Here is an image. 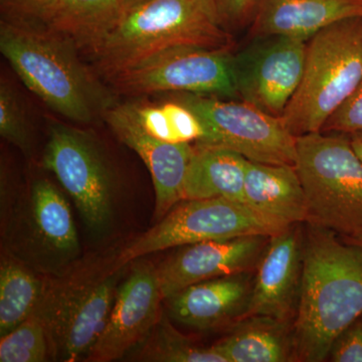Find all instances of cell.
Wrapping results in <instances>:
<instances>
[{
	"mask_svg": "<svg viewBox=\"0 0 362 362\" xmlns=\"http://www.w3.org/2000/svg\"><path fill=\"white\" fill-rule=\"evenodd\" d=\"M28 245L52 261L70 262L80 252L77 230L63 194L47 178L33 181L28 195Z\"/></svg>",
	"mask_w": 362,
	"mask_h": 362,
	"instance_id": "ac0fdd59",
	"label": "cell"
},
{
	"mask_svg": "<svg viewBox=\"0 0 362 362\" xmlns=\"http://www.w3.org/2000/svg\"><path fill=\"white\" fill-rule=\"evenodd\" d=\"M226 26H240L252 21L258 0H214Z\"/></svg>",
	"mask_w": 362,
	"mask_h": 362,
	"instance_id": "4dcf8cb0",
	"label": "cell"
},
{
	"mask_svg": "<svg viewBox=\"0 0 362 362\" xmlns=\"http://www.w3.org/2000/svg\"><path fill=\"white\" fill-rule=\"evenodd\" d=\"M0 51L25 87L68 120L95 122L118 104L77 45L45 26L0 21Z\"/></svg>",
	"mask_w": 362,
	"mask_h": 362,
	"instance_id": "7a4b0ae2",
	"label": "cell"
},
{
	"mask_svg": "<svg viewBox=\"0 0 362 362\" xmlns=\"http://www.w3.org/2000/svg\"><path fill=\"white\" fill-rule=\"evenodd\" d=\"M194 145L185 180V199L245 202L247 159L232 150Z\"/></svg>",
	"mask_w": 362,
	"mask_h": 362,
	"instance_id": "44dd1931",
	"label": "cell"
},
{
	"mask_svg": "<svg viewBox=\"0 0 362 362\" xmlns=\"http://www.w3.org/2000/svg\"><path fill=\"white\" fill-rule=\"evenodd\" d=\"M357 131H362V83L356 93L328 119L321 132L350 134Z\"/></svg>",
	"mask_w": 362,
	"mask_h": 362,
	"instance_id": "f1b7e54d",
	"label": "cell"
},
{
	"mask_svg": "<svg viewBox=\"0 0 362 362\" xmlns=\"http://www.w3.org/2000/svg\"><path fill=\"white\" fill-rule=\"evenodd\" d=\"M118 1L121 6H122L124 13H127L131 9L135 8L136 6H140V4L147 1V0H118Z\"/></svg>",
	"mask_w": 362,
	"mask_h": 362,
	"instance_id": "d6a6232c",
	"label": "cell"
},
{
	"mask_svg": "<svg viewBox=\"0 0 362 362\" xmlns=\"http://www.w3.org/2000/svg\"><path fill=\"white\" fill-rule=\"evenodd\" d=\"M214 346L226 362L295 361L291 326L269 316L238 321Z\"/></svg>",
	"mask_w": 362,
	"mask_h": 362,
	"instance_id": "ffe728a7",
	"label": "cell"
},
{
	"mask_svg": "<svg viewBox=\"0 0 362 362\" xmlns=\"http://www.w3.org/2000/svg\"><path fill=\"white\" fill-rule=\"evenodd\" d=\"M45 281L21 262L2 259L0 266V337L32 316L44 292Z\"/></svg>",
	"mask_w": 362,
	"mask_h": 362,
	"instance_id": "cb8c5ba5",
	"label": "cell"
},
{
	"mask_svg": "<svg viewBox=\"0 0 362 362\" xmlns=\"http://www.w3.org/2000/svg\"><path fill=\"white\" fill-rule=\"evenodd\" d=\"M256 270L245 318L269 316L290 322L296 314L303 271V237L294 225L271 237Z\"/></svg>",
	"mask_w": 362,
	"mask_h": 362,
	"instance_id": "9a60e30c",
	"label": "cell"
},
{
	"mask_svg": "<svg viewBox=\"0 0 362 362\" xmlns=\"http://www.w3.org/2000/svg\"><path fill=\"white\" fill-rule=\"evenodd\" d=\"M42 165L71 195L90 232L104 233L113 218L115 176L94 136L52 123Z\"/></svg>",
	"mask_w": 362,
	"mask_h": 362,
	"instance_id": "9c48e42d",
	"label": "cell"
},
{
	"mask_svg": "<svg viewBox=\"0 0 362 362\" xmlns=\"http://www.w3.org/2000/svg\"><path fill=\"white\" fill-rule=\"evenodd\" d=\"M127 357L146 362H226L214 344L206 346L182 334L163 313L153 329Z\"/></svg>",
	"mask_w": 362,
	"mask_h": 362,
	"instance_id": "d4e9b609",
	"label": "cell"
},
{
	"mask_svg": "<svg viewBox=\"0 0 362 362\" xmlns=\"http://www.w3.org/2000/svg\"><path fill=\"white\" fill-rule=\"evenodd\" d=\"M0 135L23 153L32 151V133L25 105L13 86L4 77L0 82Z\"/></svg>",
	"mask_w": 362,
	"mask_h": 362,
	"instance_id": "4316f807",
	"label": "cell"
},
{
	"mask_svg": "<svg viewBox=\"0 0 362 362\" xmlns=\"http://www.w3.org/2000/svg\"><path fill=\"white\" fill-rule=\"evenodd\" d=\"M362 83V18L324 28L307 42L303 77L283 114L293 135L321 132Z\"/></svg>",
	"mask_w": 362,
	"mask_h": 362,
	"instance_id": "5b68a950",
	"label": "cell"
},
{
	"mask_svg": "<svg viewBox=\"0 0 362 362\" xmlns=\"http://www.w3.org/2000/svg\"><path fill=\"white\" fill-rule=\"evenodd\" d=\"M252 284L251 272L197 283L168 299L169 314L178 323L195 329L230 327L245 318Z\"/></svg>",
	"mask_w": 362,
	"mask_h": 362,
	"instance_id": "2e32d148",
	"label": "cell"
},
{
	"mask_svg": "<svg viewBox=\"0 0 362 362\" xmlns=\"http://www.w3.org/2000/svg\"><path fill=\"white\" fill-rule=\"evenodd\" d=\"M270 239L249 235L181 247L156 268L162 296L168 300L197 283L254 270Z\"/></svg>",
	"mask_w": 362,
	"mask_h": 362,
	"instance_id": "4fadbf2b",
	"label": "cell"
},
{
	"mask_svg": "<svg viewBox=\"0 0 362 362\" xmlns=\"http://www.w3.org/2000/svg\"><path fill=\"white\" fill-rule=\"evenodd\" d=\"M104 120L121 142L134 150L148 168L156 190L157 221L185 201V180L194 151L192 143H168L152 137L140 127L126 103L116 104Z\"/></svg>",
	"mask_w": 362,
	"mask_h": 362,
	"instance_id": "5bb4252c",
	"label": "cell"
},
{
	"mask_svg": "<svg viewBox=\"0 0 362 362\" xmlns=\"http://www.w3.org/2000/svg\"><path fill=\"white\" fill-rule=\"evenodd\" d=\"M58 4L59 0H0L1 21L47 28Z\"/></svg>",
	"mask_w": 362,
	"mask_h": 362,
	"instance_id": "83f0119b",
	"label": "cell"
},
{
	"mask_svg": "<svg viewBox=\"0 0 362 362\" xmlns=\"http://www.w3.org/2000/svg\"><path fill=\"white\" fill-rule=\"evenodd\" d=\"M163 300L156 268L136 264L118 288L106 327L86 361L111 362L127 356L158 322Z\"/></svg>",
	"mask_w": 362,
	"mask_h": 362,
	"instance_id": "7c38bea8",
	"label": "cell"
},
{
	"mask_svg": "<svg viewBox=\"0 0 362 362\" xmlns=\"http://www.w3.org/2000/svg\"><path fill=\"white\" fill-rule=\"evenodd\" d=\"M126 105L140 127L161 141L195 144L206 136L199 117L173 98L162 103L130 101Z\"/></svg>",
	"mask_w": 362,
	"mask_h": 362,
	"instance_id": "603a6c76",
	"label": "cell"
},
{
	"mask_svg": "<svg viewBox=\"0 0 362 362\" xmlns=\"http://www.w3.org/2000/svg\"><path fill=\"white\" fill-rule=\"evenodd\" d=\"M244 194L259 213L290 225L307 223L306 195L295 166L247 160Z\"/></svg>",
	"mask_w": 362,
	"mask_h": 362,
	"instance_id": "d6986e66",
	"label": "cell"
},
{
	"mask_svg": "<svg viewBox=\"0 0 362 362\" xmlns=\"http://www.w3.org/2000/svg\"><path fill=\"white\" fill-rule=\"evenodd\" d=\"M291 226L244 202L226 199H185L124 247L116 257L114 267L121 270L146 255L206 240L249 235L273 237Z\"/></svg>",
	"mask_w": 362,
	"mask_h": 362,
	"instance_id": "52a82bcc",
	"label": "cell"
},
{
	"mask_svg": "<svg viewBox=\"0 0 362 362\" xmlns=\"http://www.w3.org/2000/svg\"><path fill=\"white\" fill-rule=\"evenodd\" d=\"M307 42L281 35L252 37L233 54L238 96L269 115L282 117L303 77Z\"/></svg>",
	"mask_w": 362,
	"mask_h": 362,
	"instance_id": "8fae6325",
	"label": "cell"
},
{
	"mask_svg": "<svg viewBox=\"0 0 362 362\" xmlns=\"http://www.w3.org/2000/svg\"><path fill=\"white\" fill-rule=\"evenodd\" d=\"M349 138L354 151L356 152L357 156L362 161V131L350 133Z\"/></svg>",
	"mask_w": 362,
	"mask_h": 362,
	"instance_id": "1f68e13d",
	"label": "cell"
},
{
	"mask_svg": "<svg viewBox=\"0 0 362 362\" xmlns=\"http://www.w3.org/2000/svg\"><path fill=\"white\" fill-rule=\"evenodd\" d=\"M116 95L173 92L237 99L230 49L178 47L162 52L106 81Z\"/></svg>",
	"mask_w": 362,
	"mask_h": 362,
	"instance_id": "30bf717a",
	"label": "cell"
},
{
	"mask_svg": "<svg viewBox=\"0 0 362 362\" xmlns=\"http://www.w3.org/2000/svg\"><path fill=\"white\" fill-rule=\"evenodd\" d=\"M122 270L114 261L90 259L45 282L33 314L47 329L54 361L86 358L108 322Z\"/></svg>",
	"mask_w": 362,
	"mask_h": 362,
	"instance_id": "277c9868",
	"label": "cell"
},
{
	"mask_svg": "<svg viewBox=\"0 0 362 362\" xmlns=\"http://www.w3.org/2000/svg\"><path fill=\"white\" fill-rule=\"evenodd\" d=\"M328 358L333 362H362V316L340 333Z\"/></svg>",
	"mask_w": 362,
	"mask_h": 362,
	"instance_id": "f546056e",
	"label": "cell"
},
{
	"mask_svg": "<svg viewBox=\"0 0 362 362\" xmlns=\"http://www.w3.org/2000/svg\"><path fill=\"white\" fill-rule=\"evenodd\" d=\"M309 225L293 323L295 361H327L343 330L362 316V247Z\"/></svg>",
	"mask_w": 362,
	"mask_h": 362,
	"instance_id": "6da1fadb",
	"label": "cell"
},
{
	"mask_svg": "<svg viewBox=\"0 0 362 362\" xmlns=\"http://www.w3.org/2000/svg\"><path fill=\"white\" fill-rule=\"evenodd\" d=\"M49 358L54 359L51 340L35 314L0 339V362H45Z\"/></svg>",
	"mask_w": 362,
	"mask_h": 362,
	"instance_id": "484cf974",
	"label": "cell"
},
{
	"mask_svg": "<svg viewBox=\"0 0 362 362\" xmlns=\"http://www.w3.org/2000/svg\"><path fill=\"white\" fill-rule=\"evenodd\" d=\"M173 98L192 109L204 124L206 136L195 145L232 150L247 160L296 165L297 137L281 117L244 101L185 93Z\"/></svg>",
	"mask_w": 362,
	"mask_h": 362,
	"instance_id": "ba28073f",
	"label": "cell"
},
{
	"mask_svg": "<svg viewBox=\"0 0 362 362\" xmlns=\"http://www.w3.org/2000/svg\"><path fill=\"white\" fill-rule=\"evenodd\" d=\"M303 185L309 225L362 235V161L349 137L310 133L297 137L295 165Z\"/></svg>",
	"mask_w": 362,
	"mask_h": 362,
	"instance_id": "8992f818",
	"label": "cell"
},
{
	"mask_svg": "<svg viewBox=\"0 0 362 362\" xmlns=\"http://www.w3.org/2000/svg\"><path fill=\"white\" fill-rule=\"evenodd\" d=\"M352 18H362V0H258L251 33L308 42L324 28Z\"/></svg>",
	"mask_w": 362,
	"mask_h": 362,
	"instance_id": "e0dca14e",
	"label": "cell"
},
{
	"mask_svg": "<svg viewBox=\"0 0 362 362\" xmlns=\"http://www.w3.org/2000/svg\"><path fill=\"white\" fill-rule=\"evenodd\" d=\"M230 45L214 0H147L125 13L112 32L84 54L107 81L175 47L230 49Z\"/></svg>",
	"mask_w": 362,
	"mask_h": 362,
	"instance_id": "3957f363",
	"label": "cell"
},
{
	"mask_svg": "<svg viewBox=\"0 0 362 362\" xmlns=\"http://www.w3.org/2000/svg\"><path fill=\"white\" fill-rule=\"evenodd\" d=\"M124 14L118 0H59L47 28L85 52L112 32Z\"/></svg>",
	"mask_w": 362,
	"mask_h": 362,
	"instance_id": "7402d4cb",
	"label": "cell"
},
{
	"mask_svg": "<svg viewBox=\"0 0 362 362\" xmlns=\"http://www.w3.org/2000/svg\"><path fill=\"white\" fill-rule=\"evenodd\" d=\"M345 242L350 243V244L357 245V246L362 247V235L361 237L356 238H343Z\"/></svg>",
	"mask_w": 362,
	"mask_h": 362,
	"instance_id": "836d02e7",
	"label": "cell"
}]
</instances>
